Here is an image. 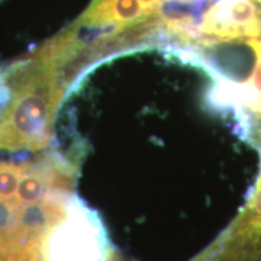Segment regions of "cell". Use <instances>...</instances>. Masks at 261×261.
Instances as JSON below:
<instances>
[{"mask_svg":"<svg viewBox=\"0 0 261 261\" xmlns=\"http://www.w3.org/2000/svg\"><path fill=\"white\" fill-rule=\"evenodd\" d=\"M45 104L40 98L29 97L18 106L16 113V122L21 129L25 132L37 129L44 120Z\"/></svg>","mask_w":261,"mask_h":261,"instance_id":"1","label":"cell"},{"mask_svg":"<svg viewBox=\"0 0 261 261\" xmlns=\"http://www.w3.org/2000/svg\"><path fill=\"white\" fill-rule=\"evenodd\" d=\"M39 192H40V185H39L38 181L33 180V179L25 180L21 185V189H19V194L22 195V197L27 198V200H34V198H37Z\"/></svg>","mask_w":261,"mask_h":261,"instance_id":"2","label":"cell"},{"mask_svg":"<svg viewBox=\"0 0 261 261\" xmlns=\"http://www.w3.org/2000/svg\"><path fill=\"white\" fill-rule=\"evenodd\" d=\"M17 187V180L11 174L0 175V194L10 195Z\"/></svg>","mask_w":261,"mask_h":261,"instance_id":"3","label":"cell"}]
</instances>
